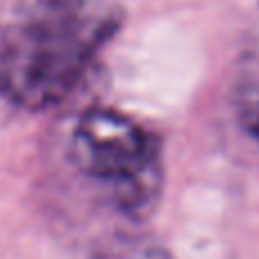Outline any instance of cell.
Instances as JSON below:
<instances>
[{
	"instance_id": "cell-1",
	"label": "cell",
	"mask_w": 259,
	"mask_h": 259,
	"mask_svg": "<svg viewBox=\"0 0 259 259\" xmlns=\"http://www.w3.org/2000/svg\"><path fill=\"white\" fill-rule=\"evenodd\" d=\"M107 0H30L0 18V98L27 112L57 107L121 27Z\"/></svg>"
},
{
	"instance_id": "cell-2",
	"label": "cell",
	"mask_w": 259,
	"mask_h": 259,
	"mask_svg": "<svg viewBox=\"0 0 259 259\" xmlns=\"http://www.w3.org/2000/svg\"><path fill=\"white\" fill-rule=\"evenodd\" d=\"M71 161L107 202L132 221L157 209L164 191V152L150 127L114 107H89L71 132Z\"/></svg>"
},
{
	"instance_id": "cell-3",
	"label": "cell",
	"mask_w": 259,
	"mask_h": 259,
	"mask_svg": "<svg viewBox=\"0 0 259 259\" xmlns=\"http://www.w3.org/2000/svg\"><path fill=\"white\" fill-rule=\"evenodd\" d=\"M230 100L239 127L259 143V36L243 46L234 62Z\"/></svg>"
},
{
	"instance_id": "cell-4",
	"label": "cell",
	"mask_w": 259,
	"mask_h": 259,
	"mask_svg": "<svg viewBox=\"0 0 259 259\" xmlns=\"http://www.w3.org/2000/svg\"><path fill=\"white\" fill-rule=\"evenodd\" d=\"M114 259H175L168 250H164L157 243H130V246L121 248V250L114 255Z\"/></svg>"
}]
</instances>
